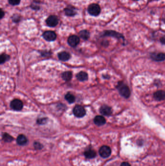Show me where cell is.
Masks as SVG:
<instances>
[{"mask_svg": "<svg viewBox=\"0 0 165 166\" xmlns=\"http://www.w3.org/2000/svg\"><path fill=\"white\" fill-rule=\"evenodd\" d=\"M120 94L125 98H128L130 96V90L127 85L124 84V83L119 82L117 85Z\"/></svg>", "mask_w": 165, "mask_h": 166, "instance_id": "cell-1", "label": "cell"}, {"mask_svg": "<svg viewBox=\"0 0 165 166\" xmlns=\"http://www.w3.org/2000/svg\"><path fill=\"white\" fill-rule=\"evenodd\" d=\"M88 11L92 16H98L100 13V7L98 4H92L89 6L88 8Z\"/></svg>", "mask_w": 165, "mask_h": 166, "instance_id": "cell-2", "label": "cell"}, {"mask_svg": "<svg viewBox=\"0 0 165 166\" xmlns=\"http://www.w3.org/2000/svg\"><path fill=\"white\" fill-rule=\"evenodd\" d=\"M73 112L74 115L78 118H82L86 115V111L84 108L79 105L75 106Z\"/></svg>", "mask_w": 165, "mask_h": 166, "instance_id": "cell-3", "label": "cell"}, {"mask_svg": "<svg viewBox=\"0 0 165 166\" xmlns=\"http://www.w3.org/2000/svg\"><path fill=\"white\" fill-rule=\"evenodd\" d=\"M12 109L15 111H20L23 109V103L19 99H15L10 103Z\"/></svg>", "mask_w": 165, "mask_h": 166, "instance_id": "cell-4", "label": "cell"}, {"mask_svg": "<svg viewBox=\"0 0 165 166\" xmlns=\"http://www.w3.org/2000/svg\"><path fill=\"white\" fill-rule=\"evenodd\" d=\"M111 151L109 146H103L99 149V155L103 158L109 157L111 155Z\"/></svg>", "mask_w": 165, "mask_h": 166, "instance_id": "cell-5", "label": "cell"}, {"mask_svg": "<svg viewBox=\"0 0 165 166\" xmlns=\"http://www.w3.org/2000/svg\"><path fill=\"white\" fill-rule=\"evenodd\" d=\"M43 37L47 41H52L56 39L57 36L54 32L52 31H47L43 33Z\"/></svg>", "mask_w": 165, "mask_h": 166, "instance_id": "cell-6", "label": "cell"}, {"mask_svg": "<svg viewBox=\"0 0 165 166\" xmlns=\"http://www.w3.org/2000/svg\"><path fill=\"white\" fill-rule=\"evenodd\" d=\"M59 20L57 17L55 15H51L46 20V23L47 26L53 27L58 24Z\"/></svg>", "mask_w": 165, "mask_h": 166, "instance_id": "cell-7", "label": "cell"}, {"mask_svg": "<svg viewBox=\"0 0 165 166\" xmlns=\"http://www.w3.org/2000/svg\"><path fill=\"white\" fill-rule=\"evenodd\" d=\"M80 41L79 37L76 35H72L69 36L68 39V43L70 46L75 47L79 44Z\"/></svg>", "mask_w": 165, "mask_h": 166, "instance_id": "cell-8", "label": "cell"}, {"mask_svg": "<svg viewBox=\"0 0 165 166\" xmlns=\"http://www.w3.org/2000/svg\"><path fill=\"white\" fill-rule=\"evenodd\" d=\"M100 112L103 115L109 116L112 114V111L111 107L107 105H103L100 109Z\"/></svg>", "mask_w": 165, "mask_h": 166, "instance_id": "cell-9", "label": "cell"}, {"mask_svg": "<svg viewBox=\"0 0 165 166\" xmlns=\"http://www.w3.org/2000/svg\"><path fill=\"white\" fill-rule=\"evenodd\" d=\"M103 36H110L117 38V39H124L123 35L118 32L113 31H107L103 34Z\"/></svg>", "mask_w": 165, "mask_h": 166, "instance_id": "cell-10", "label": "cell"}, {"mask_svg": "<svg viewBox=\"0 0 165 166\" xmlns=\"http://www.w3.org/2000/svg\"><path fill=\"white\" fill-rule=\"evenodd\" d=\"M151 58L155 61H162L165 60V55L164 53H154L151 55Z\"/></svg>", "mask_w": 165, "mask_h": 166, "instance_id": "cell-11", "label": "cell"}, {"mask_svg": "<svg viewBox=\"0 0 165 166\" xmlns=\"http://www.w3.org/2000/svg\"><path fill=\"white\" fill-rule=\"evenodd\" d=\"M154 97L158 101L164 100L165 99V92L163 90H158L154 93Z\"/></svg>", "mask_w": 165, "mask_h": 166, "instance_id": "cell-12", "label": "cell"}, {"mask_svg": "<svg viewBox=\"0 0 165 166\" xmlns=\"http://www.w3.org/2000/svg\"><path fill=\"white\" fill-rule=\"evenodd\" d=\"M94 123L95 124L98 126L103 125L106 123V120L103 116H97L94 118Z\"/></svg>", "mask_w": 165, "mask_h": 166, "instance_id": "cell-13", "label": "cell"}, {"mask_svg": "<svg viewBox=\"0 0 165 166\" xmlns=\"http://www.w3.org/2000/svg\"><path fill=\"white\" fill-rule=\"evenodd\" d=\"M28 139L27 137L23 134H19L17 139V142L19 145L23 146L27 143Z\"/></svg>", "mask_w": 165, "mask_h": 166, "instance_id": "cell-14", "label": "cell"}, {"mask_svg": "<svg viewBox=\"0 0 165 166\" xmlns=\"http://www.w3.org/2000/svg\"><path fill=\"white\" fill-rule=\"evenodd\" d=\"M59 59L63 61H66L70 58V55L66 52H62L58 55Z\"/></svg>", "mask_w": 165, "mask_h": 166, "instance_id": "cell-15", "label": "cell"}, {"mask_svg": "<svg viewBox=\"0 0 165 166\" xmlns=\"http://www.w3.org/2000/svg\"><path fill=\"white\" fill-rule=\"evenodd\" d=\"M96 153L95 151L92 149H88L84 152L85 158L89 159H92L96 156Z\"/></svg>", "mask_w": 165, "mask_h": 166, "instance_id": "cell-16", "label": "cell"}, {"mask_svg": "<svg viewBox=\"0 0 165 166\" xmlns=\"http://www.w3.org/2000/svg\"><path fill=\"white\" fill-rule=\"evenodd\" d=\"M77 78L79 81L82 82L87 80L88 79V75L86 72L84 71H81L77 74Z\"/></svg>", "mask_w": 165, "mask_h": 166, "instance_id": "cell-17", "label": "cell"}, {"mask_svg": "<svg viewBox=\"0 0 165 166\" xmlns=\"http://www.w3.org/2000/svg\"><path fill=\"white\" fill-rule=\"evenodd\" d=\"M65 13L67 16H73L76 14V11L75 9L73 7H67L65 9Z\"/></svg>", "mask_w": 165, "mask_h": 166, "instance_id": "cell-18", "label": "cell"}, {"mask_svg": "<svg viewBox=\"0 0 165 166\" xmlns=\"http://www.w3.org/2000/svg\"><path fill=\"white\" fill-rule=\"evenodd\" d=\"M62 77L65 81H70L72 77V73L69 71H65L62 74Z\"/></svg>", "mask_w": 165, "mask_h": 166, "instance_id": "cell-19", "label": "cell"}, {"mask_svg": "<svg viewBox=\"0 0 165 166\" xmlns=\"http://www.w3.org/2000/svg\"><path fill=\"white\" fill-rule=\"evenodd\" d=\"M65 99L69 104H72L75 101V97L70 93H68L65 96Z\"/></svg>", "mask_w": 165, "mask_h": 166, "instance_id": "cell-20", "label": "cell"}, {"mask_svg": "<svg viewBox=\"0 0 165 166\" xmlns=\"http://www.w3.org/2000/svg\"><path fill=\"white\" fill-rule=\"evenodd\" d=\"M79 36L84 40H87L90 37V33L86 30L81 31L79 32Z\"/></svg>", "mask_w": 165, "mask_h": 166, "instance_id": "cell-21", "label": "cell"}, {"mask_svg": "<svg viewBox=\"0 0 165 166\" xmlns=\"http://www.w3.org/2000/svg\"><path fill=\"white\" fill-rule=\"evenodd\" d=\"M3 139L6 142H10L14 140L13 137L7 133H4L3 134Z\"/></svg>", "mask_w": 165, "mask_h": 166, "instance_id": "cell-22", "label": "cell"}, {"mask_svg": "<svg viewBox=\"0 0 165 166\" xmlns=\"http://www.w3.org/2000/svg\"><path fill=\"white\" fill-rule=\"evenodd\" d=\"M10 59V56L5 54H3L1 55L0 57V63L1 64L4 63L6 61Z\"/></svg>", "mask_w": 165, "mask_h": 166, "instance_id": "cell-23", "label": "cell"}, {"mask_svg": "<svg viewBox=\"0 0 165 166\" xmlns=\"http://www.w3.org/2000/svg\"><path fill=\"white\" fill-rule=\"evenodd\" d=\"M33 146L36 150H41L43 148V145L41 144L39 142H35L33 144Z\"/></svg>", "mask_w": 165, "mask_h": 166, "instance_id": "cell-24", "label": "cell"}, {"mask_svg": "<svg viewBox=\"0 0 165 166\" xmlns=\"http://www.w3.org/2000/svg\"><path fill=\"white\" fill-rule=\"evenodd\" d=\"M9 3L13 6H16L19 4L20 0H8Z\"/></svg>", "mask_w": 165, "mask_h": 166, "instance_id": "cell-25", "label": "cell"}, {"mask_svg": "<svg viewBox=\"0 0 165 166\" xmlns=\"http://www.w3.org/2000/svg\"><path fill=\"white\" fill-rule=\"evenodd\" d=\"M37 123L39 124H44L47 123V118H40L38 119Z\"/></svg>", "mask_w": 165, "mask_h": 166, "instance_id": "cell-26", "label": "cell"}, {"mask_svg": "<svg viewBox=\"0 0 165 166\" xmlns=\"http://www.w3.org/2000/svg\"><path fill=\"white\" fill-rule=\"evenodd\" d=\"M160 42L161 43L163 44H165V36H162V38L160 39Z\"/></svg>", "mask_w": 165, "mask_h": 166, "instance_id": "cell-27", "label": "cell"}, {"mask_svg": "<svg viewBox=\"0 0 165 166\" xmlns=\"http://www.w3.org/2000/svg\"><path fill=\"white\" fill-rule=\"evenodd\" d=\"M121 166H131L127 162H123L121 164Z\"/></svg>", "mask_w": 165, "mask_h": 166, "instance_id": "cell-28", "label": "cell"}, {"mask_svg": "<svg viewBox=\"0 0 165 166\" xmlns=\"http://www.w3.org/2000/svg\"><path fill=\"white\" fill-rule=\"evenodd\" d=\"M0 15H1V19H2V18L3 17V16H4V12H3V11L2 9H1V11Z\"/></svg>", "mask_w": 165, "mask_h": 166, "instance_id": "cell-29", "label": "cell"}, {"mask_svg": "<svg viewBox=\"0 0 165 166\" xmlns=\"http://www.w3.org/2000/svg\"><path fill=\"white\" fill-rule=\"evenodd\" d=\"M135 1H136V0H135Z\"/></svg>", "mask_w": 165, "mask_h": 166, "instance_id": "cell-30", "label": "cell"}]
</instances>
